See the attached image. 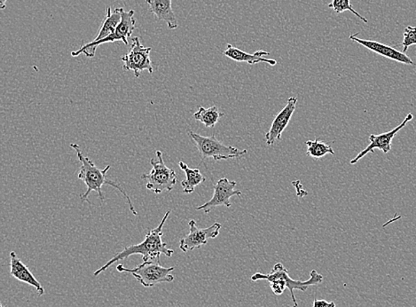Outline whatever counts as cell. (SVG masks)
<instances>
[{
    "label": "cell",
    "instance_id": "1",
    "mask_svg": "<svg viewBox=\"0 0 416 307\" xmlns=\"http://www.w3.org/2000/svg\"><path fill=\"white\" fill-rule=\"evenodd\" d=\"M170 214L171 211H167L158 227L149 231L146 234L145 239L142 243L125 247L121 253L115 255L104 266L96 270L93 273V276H98L99 274L111 267L114 263L118 262L119 260L128 259V257L132 256V255H141L143 261L160 260V256L162 254L168 257H171L174 255V250L169 249L167 244L162 241V228H164L165 222H167Z\"/></svg>",
    "mask_w": 416,
    "mask_h": 307
},
{
    "label": "cell",
    "instance_id": "2",
    "mask_svg": "<svg viewBox=\"0 0 416 307\" xmlns=\"http://www.w3.org/2000/svg\"><path fill=\"white\" fill-rule=\"evenodd\" d=\"M70 147L75 151H76L77 158H79L81 163L80 171L79 175H77V178L81 179V181H83L87 187L86 192L84 193V194L81 195V200L86 201L90 204V201L88 200L89 195L92 192H97L98 193L100 200L104 202L105 198H104L102 186H111V187L118 189V190L121 193L123 197L126 199V202H128L130 211H132L133 215L137 216L138 212L136 211L134 205H133L131 198H130L128 193L123 190L121 186L116 184V182H114L111 179L107 177V173H108L111 166L108 165L103 170H100V168L94 165L92 160L84 155L83 152L81 151L79 145L76 144V143H71Z\"/></svg>",
    "mask_w": 416,
    "mask_h": 307
},
{
    "label": "cell",
    "instance_id": "3",
    "mask_svg": "<svg viewBox=\"0 0 416 307\" xmlns=\"http://www.w3.org/2000/svg\"><path fill=\"white\" fill-rule=\"evenodd\" d=\"M252 282H258V280H265L268 282L270 287H271L272 292L275 293V296H281L284 293L285 290L288 289L291 292L292 301L294 306L291 307H298V304L297 299L294 295V290H301L305 292L309 287L316 286L323 282V274H318L317 270H311L310 273V278L305 282L302 280H295L291 278L289 276L288 269L282 263L275 264L271 272L269 274L256 273L252 276Z\"/></svg>",
    "mask_w": 416,
    "mask_h": 307
},
{
    "label": "cell",
    "instance_id": "4",
    "mask_svg": "<svg viewBox=\"0 0 416 307\" xmlns=\"http://www.w3.org/2000/svg\"><path fill=\"white\" fill-rule=\"evenodd\" d=\"M174 269V267H164L161 266L160 260L143 261V263L134 269H128V267H123V264H119L116 267V270L118 272L132 274L145 288H153L157 284L174 282L175 278L171 272Z\"/></svg>",
    "mask_w": 416,
    "mask_h": 307
},
{
    "label": "cell",
    "instance_id": "5",
    "mask_svg": "<svg viewBox=\"0 0 416 307\" xmlns=\"http://www.w3.org/2000/svg\"><path fill=\"white\" fill-rule=\"evenodd\" d=\"M192 142L196 145L201 160L213 158L215 161L242 158L248 151L246 149H239L235 147L227 146L220 142L215 135L210 137L201 136L190 130L188 132Z\"/></svg>",
    "mask_w": 416,
    "mask_h": 307
},
{
    "label": "cell",
    "instance_id": "6",
    "mask_svg": "<svg viewBox=\"0 0 416 307\" xmlns=\"http://www.w3.org/2000/svg\"><path fill=\"white\" fill-rule=\"evenodd\" d=\"M134 10H130L129 12L122 10V20L116 31L110 34L109 37L102 39L100 41H92L84 44L79 50L71 53V57H77L81 54L86 55V57L93 58L95 57L97 48L104 44L114 43L116 41H122L125 45H129L128 39L132 37L133 31L136 29V19L134 17Z\"/></svg>",
    "mask_w": 416,
    "mask_h": 307
},
{
    "label": "cell",
    "instance_id": "7",
    "mask_svg": "<svg viewBox=\"0 0 416 307\" xmlns=\"http://www.w3.org/2000/svg\"><path fill=\"white\" fill-rule=\"evenodd\" d=\"M157 156V158L151 160L152 171L141 175V179L148 181L146 187L148 190L159 195L164 191H171L176 185L178 178L174 170L167 167L165 165L162 153L158 150Z\"/></svg>",
    "mask_w": 416,
    "mask_h": 307
},
{
    "label": "cell",
    "instance_id": "8",
    "mask_svg": "<svg viewBox=\"0 0 416 307\" xmlns=\"http://www.w3.org/2000/svg\"><path fill=\"white\" fill-rule=\"evenodd\" d=\"M151 47H145L141 43L139 38H132L131 49L128 54L121 58L123 63V70L133 71L135 77H141L142 71L147 70L149 73H154L151 59Z\"/></svg>",
    "mask_w": 416,
    "mask_h": 307
},
{
    "label": "cell",
    "instance_id": "9",
    "mask_svg": "<svg viewBox=\"0 0 416 307\" xmlns=\"http://www.w3.org/2000/svg\"><path fill=\"white\" fill-rule=\"evenodd\" d=\"M188 225H190V233L180 241V249L184 253L206 245L209 239H215L219 237L220 230L222 228V225L219 222L207 228H198L197 222L194 220H190Z\"/></svg>",
    "mask_w": 416,
    "mask_h": 307
},
{
    "label": "cell",
    "instance_id": "10",
    "mask_svg": "<svg viewBox=\"0 0 416 307\" xmlns=\"http://www.w3.org/2000/svg\"><path fill=\"white\" fill-rule=\"evenodd\" d=\"M236 181H229V179H220L217 184L214 186V193L213 198L209 202H206L201 207H197V211H203L204 214H209L213 208L219 207H226L230 208L232 207L231 204V197H240L242 192L236 189Z\"/></svg>",
    "mask_w": 416,
    "mask_h": 307
},
{
    "label": "cell",
    "instance_id": "11",
    "mask_svg": "<svg viewBox=\"0 0 416 307\" xmlns=\"http://www.w3.org/2000/svg\"><path fill=\"white\" fill-rule=\"evenodd\" d=\"M413 119H414V116H413L412 113H409L408 115H406V119L404 121H403L401 125L396 126V128L390 130L388 133H382V135H370V144L367 146L365 149L362 150V152L357 154L356 158H353L352 161H350V165H355V163L359 162L360 159L367 156V154L373 153L376 149L382 150L383 154H388L392 150V143L393 139H394L395 136L398 135L399 130L404 128V127L408 125V123L410 122Z\"/></svg>",
    "mask_w": 416,
    "mask_h": 307
},
{
    "label": "cell",
    "instance_id": "12",
    "mask_svg": "<svg viewBox=\"0 0 416 307\" xmlns=\"http://www.w3.org/2000/svg\"><path fill=\"white\" fill-rule=\"evenodd\" d=\"M298 98L289 97L287 104L282 110L281 112L276 116L274 121H272L271 128L265 135L266 144L270 147L275 145V143L282 139V133L284 130L287 128L289 121L293 115L295 107H297Z\"/></svg>",
    "mask_w": 416,
    "mask_h": 307
},
{
    "label": "cell",
    "instance_id": "13",
    "mask_svg": "<svg viewBox=\"0 0 416 307\" xmlns=\"http://www.w3.org/2000/svg\"><path fill=\"white\" fill-rule=\"evenodd\" d=\"M357 34L359 33L350 35L349 37L350 40L356 42V43L362 45L364 47L373 52V53L388 58L390 60L398 61V63L403 64L413 65V66L415 65L414 61L411 60V58L408 57L405 53H403V52L396 50V48L390 47V45L380 43V42L367 40V39L357 38Z\"/></svg>",
    "mask_w": 416,
    "mask_h": 307
},
{
    "label": "cell",
    "instance_id": "14",
    "mask_svg": "<svg viewBox=\"0 0 416 307\" xmlns=\"http://www.w3.org/2000/svg\"><path fill=\"white\" fill-rule=\"evenodd\" d=\"M10 274L16 280L34 287L38 296L41 297L44 295V287L35 278L33 274L31 272L28 267L22 262V260L19 259L15 251H12L10 253Z\"/></svg>",
    "mask_w": 416,
    "mask_h": 307
},
{
    "label": "cell",
    "instance_id": "15",
    "mask_svg": "<svg viewBox=\"0 0 416 307\" xmlns=\"http://www.w3.org/2000/svg\"><path fill=\"white\" fill-rule=\"evenodd\" d=\"M226 50L224 51V54L231 60L236 61L237 63H247L250 65H254L259 63H265L275 66L277 61L275 59L265 58L266 55H269L268 52L259 50L256 51L254 54H249L247 52L240 50L237 47H233L232 45L227 44Z\"/></svg>",
    "mask_w": 416,
    "mask_h": 307
},
{
    "label": "cell",
    "instance_id": "16",
    "mask_svg": "<svg viewBox=\"0 0 416 307\" xmlns=\"http://www.w3.org/2000/svg\"><path fill=\"white\" fill-rule=\"evenodd\" d=\"M171 1L172 0H146L149 11L154 15L155 19L167 22L169 29H175L178 27V22L172 9Z\"/></svg>",
    "mask_w": 416,
    "mask_h": 307
},
{
    "label": "cell",
    "instance_id": "17",
    "mask_svg": "<svg viewBox=\"0 0 416 307\" xmlns=\"http://www.w3.org/2000/svg\"><path fill=\"white\" fill-rule=\"evenodd\" d=\"M122 10L123 8H118L114 10L110 6L107 8L106 16L103 20L102 27H100L98 34H97L93 41L102 40V39L109 37L110 34H112L116 31V29L118 28L120 22H121Z\"/></svg>",
    "mask_w": 416,
    "mask_h": 307
},
{
    "label": "cell",
    "instance_id": "18",
    "mask_svg": "<svg viewBox=\"0 0 416 307\" xmlns=\"http://www.w3.org/2000/svg\"><path fill=\"white\" fill-rule=\"evenodd\" d=\"M178 166L186 174V179L181 181V186L183 188L185 194H192L197 186L206 181V177L201 174L199 169H191L188 167L187 163L182 161L178 163Z\"/></svg>",
    "mask_w": 416,
    "mask_h": 307
},
{
    "label": "cell",
    "instance_id": "19",
    "mask_svg": "<svg viewBox=\"0 0 416 307\" xmlns=\"http://www.w3.org/2000/svg\"><path fill=\"white\" fill-rule=\"evenodd\" d=\"M225 116V114L220 112L219 107L213 106L209 109L203 107H198V111L194 114V119L203 123L207 128H213L217 125L221 117Z\"/></svg>",
    "mask_w": 416,
    "mask_h": 307
},
{
    "label": "cell",
    "instance_id": "20",
    "mask_svg": "<svg viewBox=\"0 0 416 307\" xmlns=\"http://www.w3.org/2000/svg\"><path fill=\"white\" fill-rule=\"evenodd\" d=\"M305 145L307 147V156H311V158L314 159L323 158V156H327L328 154L334 155L332 147L328 145L327 143L321 142V140H307V142H305Z\"/></svg>",
    "mask_w": 416,
    "mask_h": 307
},
{
    "label": "cell",
    "instance_id": "21",
    "mask_svg": "<svg viewBox=\"0 0 416 307\" xmlns=\"http://www.w3.org/2000/svg\"><path fill=\"white\" fill-rule=\"evenodd\" d=\"M328 8L333 9L337 14H342L344 12L349 11L353 13L354 15H356L357 18L362 20V21L365 22V24L369 22V21H367L364 16L359 14V13H357L356 10L353 8V5L350 4V0H332V1L328 5Z\"/></svg>",
    "mask_w": 416,
    "mask_h": 307
},
{
    "label": "cell",
    "instance_id": "22",
    "mask_svg": "<svg viewBox=\"0 0 416 307\" xmlns=\"http://www.w3.org/2000/svg\"><path fill=\"white\" fill-rule=\"evenodd\" d=\"M416 45V27L408 26L404 31V40L402 42L403 53L408 50L411 45Z\"/></svg>",
    "mask_w": 416,
    "mask_h": 307
},
{
    "label": "cell",
    "instance_id": "23",
    "mask_svg": "<svg viewBox=\"0 0 416 307\" xmlns=\"http://www.w3.org/2000/svg\"><path fill=\"white\" fill-rule=\"evenodd\" d=\"M334 301L328 302L324 299H314L313 307H336Z\"/></svg>",
    "mask_w": 416,
    "mask_h": 307
},
{
    "label": "cell",
    "instance_id": "24",
    "mask_svg": "<svg viewBox=\"0 0 416 307\" xmlns=\"http://www.w3.org/2000/svg\"><path fill=\"white\" fill-rule=\"evenodd\" d=\"M6 2H8V0H0V8L5 10L6 8Z\"/></svg>",
    "mask_w": 416,
    "mask_h": 307
},
{
    "label": "cell",
    "instance_id": "25",
    "mask_svg": "<svg viewBox=\"0 0 416 307\" xmlns=\"http://www.w3.org/2000/svg\"><path fill=\"white\" fill-rule=\"evenodd\" d=\"M0 307H4V306H3L2 304H0Z\"/></svg>",
    "mask_w": 416,
    "mask_h": 307
}]
</instances>
